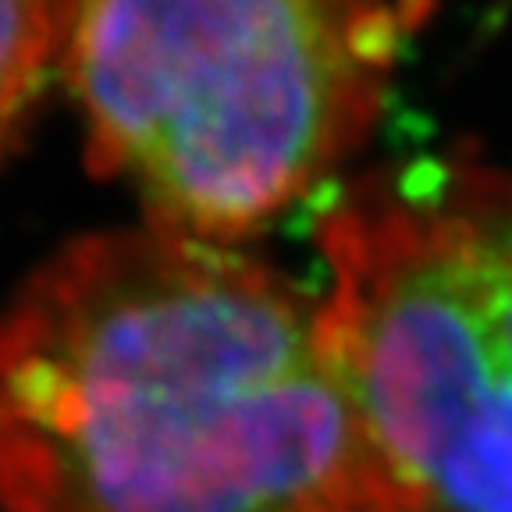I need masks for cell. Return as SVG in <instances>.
Instances as JSON below:
<instances>
[{"label":"cell","instance_id":"1","mask_svg":"<svg viewBox=\"0 0 512 512\" xmlns=\"http://www.w3.org/2000/svg\"><path fill=\"white\" fill-rule=\"evenodd\" d=\"M0 512H409L317 296L235 246L68 242L0 317Z\"/></svg>","mask_w":512,"mask_h":512},{"label":"cell","instance_id":"2","mask_svg":"<svg viewBox=\"0 0 512 512\" xmlns=\"http://www.w3.org/2000/svg\"><path fill=\"white\" fill-rule=\"evenodd\" d=\"M424 4H79L64 75L86 164L125 175L160 232L232 246L363 143Z\"/></svg>","mask_w":512,"mask_h":512},{"label":"cell","instance_id":"3","mask_svg":"<svg viewBox=\"0 0 512 512\" xmlns=\"http://www.w3.org/2000/svg\"><path fill=\"white\" fill-rule=\"evenodd\" d=\"M320 246L324 349L409 512H512V175L381 171Z\"/></svg>","mask_w":512,"mask_h":512},{"label":"cell","instance_id":"4","mask_svg":"<svg viewBox=\"0 0 512 512\" xmlns=\"http://www.w3.org/2000/svg\"><path fill=\"white\" fill-rule=\"evenodd\" d=\"M79 4H0V157L15 146Z\"/></svg>","mask_w":512,"mask_h":512}]
</instances>
